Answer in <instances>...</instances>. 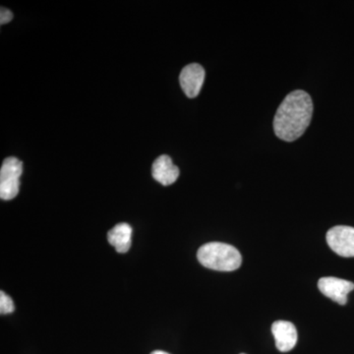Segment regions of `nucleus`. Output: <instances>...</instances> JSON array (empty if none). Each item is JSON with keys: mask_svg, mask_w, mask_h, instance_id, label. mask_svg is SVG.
I'll use <instances>...</instances> for the list:
<instances>
[{"mask_svg": "<svg viewBox=\"0 0 354 354\" xmlns=\"http://www.w3.org/2000/svg\"><path fill=\"white\" fill-rule=\"evenodd\" d=\"M313 114V102L309 94L297 90L286 95L279 104L274 118V130L279 139L295 141L310 125Z\"/></svg>", "mask_w": 354, "mask_h": 354, "instance_id": "1", "label": "nucleus"}, {"mask_svg": "<svg viewBox=\"0 0 354 354\" xmlns=\"http://www.w3.org/2000/svg\"><path fill=\"white\" fill-rule=\"evenodd\" d=\"M200 264L218 272H232L241 268V254L235 247L221 242H209L197 253Z\"/></svg>", "mask_w": 354, "mask_h": 354, "instance_id": "2", "label": "nucleus"}, {"mask_svg": "<svg viewBox=\"0 0 354 354\" xmlns=\"http://www.w3.org/2000/svg\"><path fill=\"white\" fill-rule=\"evenodd\" d=\"M22 171V162L17 158L9 157L2 162L0 169V198L4 201L17 196Z\"/></svg>", "mask_w": 354, "mask_h": 354, "instance_id": "3", "label": "nucleus"}, {"mask_svg": "<svg viewBox=\"0 0 354 354\" xmlns=\"http://www.w3.org/2000/svg\"><path fill=\"white\" fill-rule=\"evenodd\" d=\"M328 245L342 257H354V227L337 225L326 235Z\"/></svg>", "mask_w": 354, "mask_h": 354, "instance_id": "4", "label": "nucleus"}, {"mask_svg": "<svg viewBox=\"0 0 354 354\" xmlns=\"http://www.w3.org/2000/svg\"><path fill=\"white\" fill-rule=\"evenodd\" d=\"M318 288L325 297L330 298L333 301L346 305L348 293L354 290V283L346 279L327 277L319 279Z\"/></svg>", "mask_w": 354, "mask_h": 354, "instance_id": "5", "label": "nucleus"}, {"mask_svg": "<svg viewBox=\"0 0 354 354\" xmlns=\"http://www.w3.org/2000/svg\"><path fill=\"white\" fill-rule=\"evenodd\" d=\"M205 80V70L201 65L192 64L184 67L179 76V82L184 94L190 99L199 95Z\"/></svg>", "mask_w": 354, "mask_h": 354, "instance_id": "6", "label": "nucleus"}, {"mask_svg": "<svg viewBox=\"0 0 354 354\" xmlns=\"http://www.w3.org/2000/svg\"><path fill=\"white\" fill-rule=\"evenodd\" d=\"M272 333L276 341L277 348L281 353H288L297 346V330L292 323L283 320L276 321L272 325Z\"/></svg>", "mask_w": 354, "mask_h": 354, "instance_id": "7", "label": "nucleus"}, {"mask_svg": "<svg viewBox=\"0 0 354 354\" xmlns=\"http://www.w3.org/2000/svg\"><path fill=\"white\" fill-rule=\"evenodd\" d=\"M152 176L153 179L162 185H171L178 178L179 169L174 165L171 157L162 155L153 162Z\"/></svg>", "mask_w": 354, "mask_h": 354, "instance_id": "8", "label": "nucleus"}, {"mask_svg": "<svg viewBox=\"0 0 354 354\" xmlns=\"http://www.w3.org/2000/svg\"><path fill=\"white\" fill-rule=\"evenodd\" d=\"M132 227L127 223L116 225L109 230L108 241L118 253H127L131 247Z\"/></svg>", "mask_w": 354, "mask_h": 354, "instance_id": "9", "label": "nucleus"}, {"mask_svg": "<svg viewBox=\"0 0 354 354\" xmlns=\"http://www.w3.org/2000/svg\"><path fill=\"white\" fill-rule=\"evenodd\" d=\"M15 310L13 300L4 291H0V313L2 315L13 313Z\"/></svg>", "mask_w": 354, "mask_h": 354, "instance_id": "10", "label": "nucleus"}, {"mask_svg": "<svg viewBox=\"0 0 354 354\" xmlns=\"http://www.w3.org/2000/svg\"><path fill=\"white\" fill-rule=\"evenodd\" d=\"M12 18V12L8 10V9L1 7V13H0V20H1L0 22H1V24H6V23L10 22Z\"/></svg>", "mask_w": 354, "mask_h": 354, "instance_id": "11", "label": "nucleus"}, {"mask_svg": "<svg viewBox=\"0 0 354 354\" xmlns=\"http://www.w3.org/2000/svg\"><path fill=\"white\" fill-rule=\"evenodd\" d=\"M151 354H169V353H165V351H153V353Z\"/></svg>", "mask_w": 354, "mask_h": 354, "instance_id": "12", "label": "nucleus"}, {"mask_svg": "<svg viewBox=\"0 0 354 354\" xmlns=\"http://www.w3.org/2000/svg\"><path fill=\"white\" fill-rule=\"evenodd\" d=\"M241 354H244V353H241Z\"/></svg>", "mask_w": 354, "mask_h": 354, "instance_id": "13", "label": "nucleus"}]
</instances>
